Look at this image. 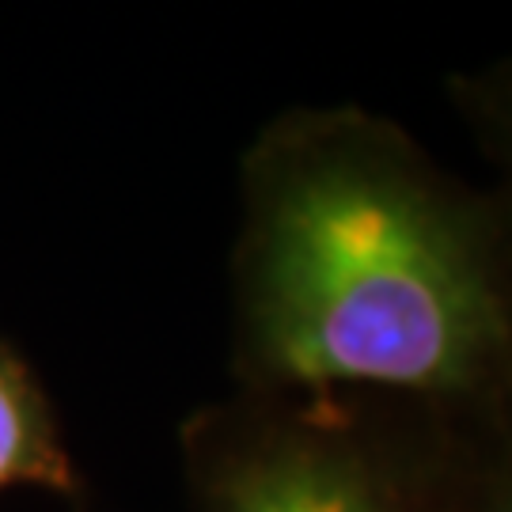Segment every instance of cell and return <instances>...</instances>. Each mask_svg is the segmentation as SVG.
<instances>
[{
    "label": "cell",
    "mask_w": 512,
    "mask_h": 512,
    "mask_svg": "<svg viewBox=\"0 0 512 512\" xmlns=\"http://www.w3.org/2000/svg\"><path fill=\"white\" fill-rule=\"evenodd\" d=\"M232 255L247 395L349 387L478 403L512 387V285L494 224L403 129L300 107L239 171Z\"/></svg>",
    "instance_id": "6da1fadb"
},
{
    "label": "cell",
    "mask_w": 512,
    "mask_h": 512,
    "mask_svg": "<svg viewBox=\"0 0 512 512\" xmlns=\"http://www.w3.org/2000/svg\"><path fill=\"white\" fill-rule=\"evenodd\" d=\"M194 512H418L399 463L338 399L239 395L186 421Z\"/></svg>",
    "instance_id": "7a4b0ae2"
},
{
    "label": "cell",
    "mask_w": 512,
    "mask_h": 512,
    "mask_svg": "<svg viewBox=\"0 0 512 512\" xmlns=\"http://www.w3.org/2000/svg\"><path fill=\"white\" fill-rule=\"evenodd\" d=\"M27 486L69 505L84 501V475L69 452L50 391L31 361L0 338V494Z\"/></svg>",
    "instance_id": "3957f363"
},
{
    "label": "cell",
    "mask_w": 512,
    "mask_h": 512,
    "mask_svg": "<svg viewBox=\"0 0 512 512\" xmlns=\"http://www.w3.org/2000/svg\"><path fill=\"white\" fill-rule=\"evenodd\" d=\"M490 512H512V463H509V471H505V478H501V486H497Z\"/></svg>",
    "instance_id": "277c9868"
},
{
    "label": "cell",
    "mask_w": 512,
    "mask_h": 512,
    "mask_svg": "<svg viewBox=\"0 0 512 512\" xmlns=\"http://www.w3.org/2000/svg\"><path fill=\"white\" fill-rule=\"evenodd\" d=\"M505 107H509L505 110V137H509V156H512V95L505 99Z\"/></svg>",
    "instance_id": "5b68a950"
}]
</instances>
